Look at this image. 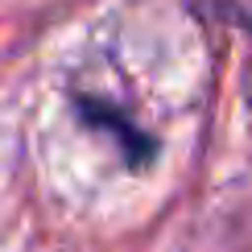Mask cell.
<instances>
[{"instance_id":"cell-1","label":"cell","mask_w":252,"mask_h":252,"mask_svg":"<svg viewBox=\"0 0 252 252\" xmlns=\"http://www.w3.org/2000/svg\"><path fill=\"white\" fill-rule=\"evenodd\" d=\"M75 112L83 116V124L95 132H108L112 141L120 145V153L128 157L132 170H145V165L157 157V141L149 132H141L136 124L124 116V112L116 108V103H103L99 95H75Z\"/></svg>"},{"instance_id":"cell-2","label":"cell","mask_w":252,"mask_h":252,"mask_svg":"<svg viewBox=\"0 0 252 252\" xmlns=\"http://www.w3.org/2000/svg\"><path fill=\"white\" fill-rule=\"evenodd\" d=\"M190 8L203 21H215V25L240 29L252 37V0H190Z\"/></svg>"}]
</instances>
